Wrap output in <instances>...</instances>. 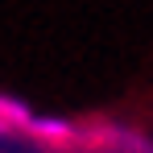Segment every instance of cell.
<instances>
[{
    "instance_id": "1",
    "label": "cell",
    "mask_w": 153,
    "mask_h": 153,
    "mask_svg": "<svg viewBox=\"0 0 153 153\" xmlns=\"http://www.w3.org/2000/svg\"><path fill=\"white\" fill-rule=\"evenodd\" d=\"M29 132H37V137H71V124L66 120H37V116H29Z\"/></svg>"
}]
</instances>
